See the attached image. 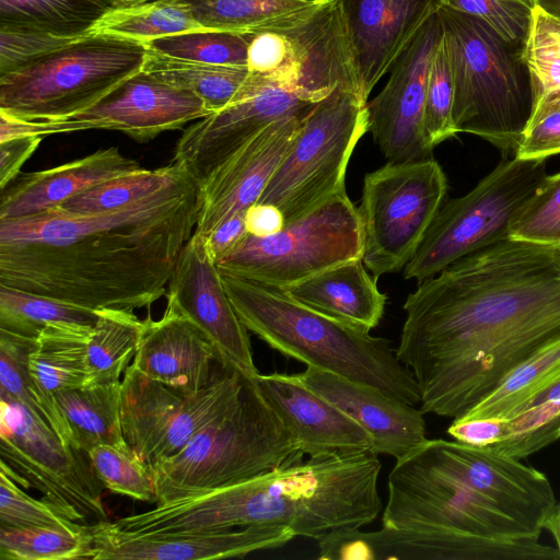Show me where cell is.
I'll use <instances>...</instances> for the list:
<instances>
[{
    "mask_svg": "<svg viewBox=\"0 0 560 560\" xmlns=\"http://www.w3.org/2000/svg\"><path fill=\"white\" fill-rule=\"evenodd\" d=\"M504 420L503 438L486 448L521 460L560 439V399L532 406Z\"/></svg>",
    "mask_w": 560,
    "mask_h": 560,
    "instance_id": "obj_43",
    "label": "cell"
},
{
    "mask_svg": "<svg viewBox=\"0 0 560 560\" xmlns=\"http://www.w3.org/2000/svg\"><path fill=\"white\" fill-rule=\"evenodd\" d=\"M362 254L359 209L345 189L285 222L277 233H248L217 266L221 273L287 289Z\"/></svg>",
    "mask_w": 560,
    "mask_h": 560,
    "instance_id": "obj_8",
    "label": "cell"
},
{
    "mask_svg": "<svg viewBox=\"0 0 560 560\" xmlns=\"http://www.w3.org/2000/svg\"><path fill=\"white\" fill-rule=\"evenodd\" d=\"M381 468L372 451L310 457L236 485L158 503L113 525L135 535L278 527L294 537L319 539L378 516Z\"/></svg>",
    "mask_w": 560,
    "mask_h": 560,
    "instance_id": "obj_3",
    "label": "cell"
},
{
    "mask_svg": "<svg viewBox=\"0 0 560 560\" xmlns=\"http://www.w3.org/2000/svg\"><path fill=\"white\" fill-rule=\"evenodd\" d=\"M560 154V91L536 98L515 152L520 159H547Z\"/></svg>",
    "mask_w": 560,
    "mask_h": 560,
    "instance_id": "obj_50",
    "label": "cell"
},
{
    "mask_svg": "<svg viewBox=\"0 0 560 560\" xmlns=\"http://www.w3.org/2000/svg\"><path fill=\"white\" fill-rule=\"evenodd\" d=\"M112 9L110 0H0V26L81 37Z\"/></svg>",
    "mask_w": 560,
    "mask_h": 560,
    "instance_id": "obj_35",
    "label": "cell"
},
{
    "mask_svg": "<svg viewBox=\"0 0 560 560\" xmlns=\"http://www.w3.org/2000/svg\"><path fill=\"white\" fill-rule=\"evenodd\" d=\"M91 560H205L240 558L284 546L294 536L278 527H243L219 532L135 535L110 522L91 526Z\"/></svg>",
    "mask_w": 560,
    "mask_h": 560,
    "instance_id": "obj_23",
    "label": "cell"
},
{
    "mask_svg": "<svg viewBox=\"0 0 560 560\" xmlns=\"http://www.w3.org/2000/svg\"><path fill=\"white\" fill-rule=\"evenodd\" d=\"M536 5L560 19V0H534Z\"/></svg>",
    "mask_w": 560,
    "mask_h": 560,
    "instance_id": "obj_58",
    "label": "cell"
},
{
    "mask_svg": "<svg viewBox=\"0 0 560 560\" xmlns=\"http://www.w3.org/2000/svg\"><path fill=\"white\" fill-rule=\"evenodd\" d=\"M505 432L504 419L455 418L447 429L455 441L479 448H486L500 441Z\"/></svg>",
    "mask_w": 560,
    "mask_h": 560,
    "instance_id": "obj_52",
    "label": "cell"
},
{
    "mask_svg": "<svg viewBox=\"0 0 560 560\" xmlns=\"http://www.w3.org/2000/svg\"><path fill=\"white\" fill-rule=\"evenodd\" d=\"M88 454L106 489L138 501L156 503L152 468L130 447L97 445Z\"/></svg>",
    "mask_w": 560,
    "mask_h": 560,
    "instance_id": "obj_44",
    "label": "cell"
},
{
    "mask_svg": "<svg viewBox=\"0 0 560 560\" xmlns=\"http://www.w3.org/2000/svg\"><path fill=\"white\" fill-rule=\"evenodd\" d=\"M97 320L88 342L85 385L119 382L135 358L145 328V320L133 311L97 310Z\"/></svg>",
    "mask_w": 560,
    "mask_h": 560,
    "instance_id": "obj_33",
    "label": "cell"
},
{
    "mask_svg": "<svg viewBox=\"0 0 560 560\" xmlns=\"http://www.w3.org/2000/svg\"><path fill=\"white\" fill-rule=\"evenodd\" d=\"M207 30L256 32L291 16L316 0H179Z\"/></svg>",
    "mask_w": 560,
    "mask_h": 560,
    "instance_id": "obj_40",
    "label": "cell"
},
{
    "mask_svg": "<svg viewBox=\"0 0 560 560\" xmlns=\"http://www.w3.org/2000/svg\"><path fill=\"white\" fill-rule=\"evenodd\" d=\"M453 78L442 36L430 67L424 107V128L433 149L457 135L453 122Z\"/></svg>",
    "mask_w": 560,
    "mask_h": 560,
    "instance_id": "obj_47",
    "label": "cell"
},
{
    "mask_svg": "<svg viewBox=\"0 0 560 560\" xmlns=\"http://www.w3.org/2000/svg\"><path fill=\"white\" fill-rule=\"evenodd\" d=\"M188 168L177 162L113 178L63 202L57 209L72 214L98 213L129 206L179 178Z\"/></svg>",
    "mask_w": 560,
    "mask_h": 560,
    "instance_id": "obj_41",
    "label": "cell"
},
{
    "mask_svg": "<svg viewBox=\"0 0 560 560\" xmlns=\"http://www.w3.org/2000/svg\"><path fill=\"white\" fill-rule=\"evenodd\" d=\"M207 30L194 18L187 4L179 0H150L109 10L91 30L147 43L178 33Z\"/></svg>",
    "mask_w": 560,
    "mask_h": 560,
    "instance_id": "obj_37",
    "label": "cell"
},
{
    "mask_svg": "<svg viewBox=\"0 0 560 560\" xmlns=\"http://www.w3.org/2000/svg\"><path fill=\"white\" fill-rule=\"evenodd\" d=\"M35 343L36 338L0 329V398L24 406L63 443L72 445L69 427L55 397L43 393L31 375L28 358Z\"/></svg>",
    "mask_w": 560,
    "mask_h": 560,
    "instance_id": "obj_32",
    "label": "cell"
},
{
    "mask_svg": "<svg viewBox=\"0 0 560 560\" xmlns=\"http://www.w3.org/2000/svg\"><path fill=\"white\" fill-rule=\"evenodd\" d=\"M318 540L322 560H559L557 547L534 539H497L444 530L383 526L334 529Z\"/></svg>",
    "mask_w": 560,
    "mask_h": 560,
    "instance_id": "obj_17",
    "label": "cell"
},
{
    "mask_svg": "<svg viewBox=\"0 0 560 560\" xmlns=\"http://www.w3.org/2000/svg\"><path fill=\"white\" fill-rule=\"evenodd\" d=\"M383 526L444 530L497 539L538 540L528 527L502 513L453 476L412 451L388 475Z\"/></svg>",
    "mask_w": 560,
    "mask_h": 560,
    "instance_id": "obj_15",
    "label": "cell"
},
{
    "mask_svg": "<svg viewBox=\"0 0 560 560\" xmlns=\"http://www.w3.org/2000/svg\"><path fill=\"white\" fill-rule=\"evenodd\" d=\"M368 132L366 102L339 86L315 104L257 203L291 221L346 189L349 160Z\"/></svg>",
    "mask_w": 560,
    "mask_h": 560,
    "instance_id": "obj_10",
    "label": "cell"
},
{
    "mask_svg": "<svg viewBox=\"0 0 560 560\" xmlns=\"http://www.w3.org/2000/svg\"><path fill=\"white\" fill-rule=\"evenodd\" d=\"M210 114L206 103L194 93L141 69L96 105L62 119L28 121L0 114V141L103 129L145 142Z\"/></svg>",
    "mask_w": 560,
    "mask_h": 560,
    "instance_id": "obj_16",
    "label": "cell"
},
{
    "mask_svg": "<svg viewBox=\"0 0 560 560\" xmlns=\"http://www.w3.org/2000/svg\"><path fill=\"white\" fill-rule=\"evenodd\" d=\"M257 383L304 455L373 452L371 434L295 374L259 373Z\"/></svg>",
    "mask_w": 560,
    "mask_h": 560,
    "instance_id": "obj_25",
    "label": "cell"
},
{
    "mask_svg": "<svg viewBox=\"0 0 560 560\" xmlns=\"http://www.w3.org/2000/svg\"><path fill=\"white\" fill-rule=\"evenodd\" d=\"M439 14L453 78L456 132L475 135L515 155L535 101L523 49L472 15L443 5Z\"/></svg>",
    "mask_w": 560,
    "mask_h": 560,
    "instance_id": "obj_6",
    "label": "cell"
},
{
    "mask_svg": "<svg viewBox=\"0 0 560 560\" xmlns=\"http://www.w3.org/2000/svg\"><path fill=\"white\" fill-rule=\"evenodd\" d=\"M221 278L241 322L272 349L307 368L368 384L412 406L420 404L417 381L388 339L323 314L282 288L225 273Z\"/></svg>",
    "mask_w": 560,
    "mask_h": 560,
    "instance_id": "obj_4",
    "label": "cell"
},
{
    "mask_svg": "<svg viewBox=\"0 0 560 560\" xmlns=\"http://www.w3.org/2000/svg\"><path fill=\"white\" fill-rule=\"evenodd\" d=\"M139 168V163L110 147L56 167L22 174L1 189L0 221L59 207L94 186Z\"/></svg>",
    "mask_w": 560,
    "mask_h": 560,
    "instance_id": "obj_28",
    "label": "cell"
},
{
    "mask_svg": "<svg viewBox=\"0 0 560 560\" xmlns=\"http://www.w3.org/2000/svg\"><path fill=\"white\" fill-rule=\"evenodd\" d=\"M97 311L54 298L0 284V329L37 338L47 328L81 324L94 326Z\"/></svg>",
    "mask_w": 560,
    "mask_h": 560,
    "instance_id": "obj_38",
    "label": "cell"
},
{
    "mask_svg": "<svg viewBox=\"0 0 560 560\" xmlns=\"http://www.w3.org/2000/svg\"><path fill=\"white\" fill-rule=\"evenodd\" d=\"M545 159H505L469 192L443 203L404 268L421 282L451 264L510 237L511 225L547 177Z\"/></svg>",
    "mask_w": 560,
    "mask_h": 560,
    "instance_id": "obj_9",
    "label": "cell"
},
{
    "mask_svg": "<svg viewBox=\"0 0 560 560\" xmlns=\"http://www.w3.org/2000/svg\"><path fill=\"white\" fill-rule=\"evenodd\" d=\"M54 397L67 421L73 446L84 452L97 445L130 447L122 432L121 381L62 389Z\"/></svg>",
    "mask_w": 560,
    "mask_h": 560,
    "instance_id": "obj_30",
    "label": "cell"
},
{
    "mask_svg": "<svg viewBox=\"0 0 560 560\" xmlns=\"http://www.w3.org/2000/svg\"><path fill=\"white\" fill-rule=\"evenodd\" d=\"M307 114L272 122L198 182L195 233L207 238L222 222L259 201Z\"/></svg>",
    "mask_w": 560,
    "mask_h": 560,
    "instance_id": "obj_22",
    "label": "cell"
},
{
    "mask_svg": "<svg viewBox=\"0 0 560 560\" xmlns=\"http://www.w3.org/2000/svg\"><path fill=\"white\" fill-rule=\"evenodd\" d=\"M142 70L194 93L206 103L211 114L228 106L249 75L247 66L196 62L149 49Z\"/></svg>",
    "mask_w": 560,
    "mask_h": 560,
    "instance_id": "obj_34",
    "label": "cell"
},
{
    "mask_svg": "<svg viewBox=\"0 0 560 560\" xmlns=\"http://www.w3.org/2000/svg\"><path fill=\"white\" fill-rule=\"evenodd\" d=\"M94 326L69 324L47 328L36 338L28 368L39 389L48 396L84 386L88 342Z\"/></svg>",
    "mask_w": 560,
    "mask_h": 560,
    "instance_id": "obj_31",
    "label": "cell"
},
{
    "mask_svg": "<svg viewBox=\"0 0 560 560\" xmlns=\"http://www.w3.org/2000/svg\"><path fill=\"white\" fill-rule=\"evenodd\" d=\"M447 179L429 158L387 162L365 174L359 209L362 260L374 278L405 268L444 203Z\"/></svg>",
    "mask_w": 560,
    "mask_h": 560,
    "instance_id": "obj_12",
    "label": "cell"
},
{
    "mask_svg": "<svg viewBox=\"0 0 560 560\" xmlns=\"http://www.w3.org/2000/svg\"><path fill=\"white\" fill-rule=\"evenodd\" d=\"M523 58L535 101L546 93L560 91V19L537 5L523 47Z\"/></svg>",
    "mask_w": 560,
    "mask_h": 560,
    "instance_id": "obj_45",
    "label": "cell"
},
{
    "mask_svg": "<svg viewBox=\"0 0 560 560\" xmlns=\"http://www.w3.org/2000/svg\"><path fill=\"white\" fill-rule=\"evenodd\" d=\"M245 214L246 211L232 215L206 238L208 252L215 264L232 252L248 234Z\"/></svg>",
    "mask_w": 560,
    "mask_h": 560,
    "instance_id": "obj_54",
    "label": "cell"
},
{
    "mask_svg": "<svg viewBox=\"0 0 560 560\" xmlns=\"http://www.w3.org/2000/svg\"><path fill=\"white\" fill-rule=\"evenodd\" d=\"M304 454L247 378L238 399L176 455L152 466L156 504L203 494L303 460Z\"/></svg>",
    "mask_w": 560,
    "mask_h": 560,
    "instance_id": "obj_5",
    "label": "cell"
},
{
    "mask_svg": "<svg viewBox=\"0 0 560 560\" xmlns=\"http://www.w3.org/2000/svg\"><path fill=\"white\" fill-rule=\"evenodd\" d=\"M245 219L248 233L256 236L277 233L285 223L282 212L268 203H255L246 210Z\"/></svg>",
    "mask_w": 560,
    "mask_h": 560,
    "instance_id": "obj_55",
    "label": "cell"
},
{
    "mask_svg": "<svg viewBox=\"0 0 560 560\" xmlns=\"http://www.w3.org/2000/svg\"><path fill=\"white\" fill-rule=\"evenodd\" d=\"M366 269L362 258L352 259L284 290L323 314L371 330L384 315L387 296Z\"/></svg>",
    "mask_w": 560,
    "mask_h": 560,
    "instance_id": "obj_29",
    "label": "cell"
},
{
    "mask_svg": "<svg viewBox=\"0 0 560 560\" xmlns=\"http://www.w3.org/2000/svg\"><path fill=\"white\" fill-rule=\"evenodd\" d=\"M412 452L540 537L557 500L547 476L520 459L457 441L427 440Z\"/></svg>",
    "mask_w": 560,
    "mask_h": 560,
    "instance_id": "obj_19",
    "label": "cell"
},
{
    "mask_svg": "<svg viewBox=\"0 0 560 560\" xmlns=\"http://www.w3.org/2000/svg\"><path fill=\"white\" fill-rule=\"evenodd\" d=\"M20 487L0 470V526H43L71 530L85 526L63 515L47 500L34 499Z\"/></svg>",
    "mask_w": 560,
    "mask_h": 560,
    "instance_id": "obj_49",
    "label": "cell"
},
{
    "mask_svg": "<svg viewBox=\"0 0 560 560\" xmlns=\"http://www.w3.org/2000/svg\"><path fill=\"white\" fill-rule=\"evenodd\" d=\"M510 238L560 246V173L547 175L510 229Z\"/></svg>",
    "mask_w": 560,
    "mask_h": 560,
    "instance_id": "obj_46",
    "label": "cell"
},
{
    "mask_svg": "<svg viewBox=\"0 0 560 560\" xmlns=\"http://www.w3.org/2000/svg\"><path fill=\"white\" fill-rule=\"evenodd\" d=\"M396 354L421 410L457 418L560 338V246L506 238L418 283Z\"/></svg>",
    "mask_w": 560,
    "mask_h": 560,
    "instance_id": "obj_1",
    "label": "cell"
},
{
    "mask_svg": "<svg viewBox=\"0 0 560 560\" xmlns=\"http://www.w3.org/2000/svg\"><path fill=\"white\" fill-rule=\"evenodd\" d=\"M545 529L551 533L560 553V502L557 503L552 515L546 522Z\"/></svg>",
    "mask_w": 560,
    "mask_h": 560,
    "instance_id": "obj_57",
    "label": "cell"
},
{
    "mask_svg": "<svg viewBox=\"0 0 560 560\" xmlns=\"http://www.w3.org/2000/svg\"><path fill=\"white\" fill-rule=\"evenodd\" d=\"M345 23L361 97H368L442 0H336Z\"/></svg>",
    "mask_w": 560,
    "mask_h": 560,
    "instance_id": "obj_24",
    "label": "cell"
},
{
    "mask_svg": "<svg viewBox=\"0 0 560 560\" xmlns=\"http://www.w3.org/2000/svg\"><path fill=\"white\" fill-rule=\"evenodd\" d=\"M316 103L249 73L228 106L183 131L173 161L185 165L199 182L266 127L288 116L305 115Z\"/></svg>",
    "mask_w": 560,
    "mask_h": 560,
    "instance_id": "obj_20",
    "label": "cell"
},
{
    "mask_svg": "<svg viewBox=\"0 0 560 560\" xmlns=\"http://www.w3.org/2000/svg\"><path fill=\"white\" fill-rule=\"evenodd\" d=\"M443 30L439 11L427 20L389 69L383 90L366 102L368 132L387 162L432 158L424 128L428 78Z\"/></svg>",
    "mask_w": 560,
    "mask_h": 560,
    "instance_id": "obj_18",
    "label": "cell"
},
{
    "mask_svg": "<svg viewBox=\"0 0 560 560\" xmlns=\"http://www.w3.org/2000/svg\"><path fill=\"white\" fill-rule=\"evenodd\" d=\"M559 378L560 338L521 364L494 390L459 417L510 419L522 412L536 394Z\"/></svg>",
    "mask_w": 560,
    "mask_h": 560,
    "instance_id": "obj_36",
    "label": "cell"
},
{
    "mask_svg": "<svg viewBox=\"0 0 560 560\" xmlns=\"http://www.w3.org/2000/svg\"><path fill=\"white\" fill-rule=\"evenodd\" d=\"M78 38L80 37L58 36L31 27L0 26V74L36 60Z\"/></svg>",
    "mask_w": 560,
    "mask_h": 560,
    "instance_id": "obj_51",
    "label": "cell"
},
{
    "mask_svg": "<svg viewBox=\"0 0 560 560\" xmlns=\"http://www.w3.org/2000/svg\"><path fill=\"white\" fill-rule=\"evenodd\" d=\"M0 470L23 488H34L70 520L107 522L104 485L88 452L63 443L14 400L0 398Z\"/></svg>",
    "mask_w": 560,
    "mask_h": 560,
    "instance_id": "obj_13",
    "label": "cell"
},
{
    "mask_svg": "<svg viewBox=\"0 0 560 560\" xmlns=\"http://www.w3.org/2000/svg\"><path fill=\"white\" fill-rule=\"evenodd\" d=\"M247 378L223 366V373L208 386L185 396L129 365L121 381L126 442L151 467L176 455L238 399Z\"/></svg>",
    "mask_w": 560,
    "mask_h": 560,
    "instance_id": "obj_14",
    "label": "cell"
},
{
    "mask_svg": "<svg viewBox=\"0 0 560 560\" xmlns=\"http://www.w3.org/2000/svg\"><path fill=\"white\" fill-rule=\"evenodd\" d=\"M197 213L198 180L187 170L119 209L0 221V284L94 311L150 306L167 292Z\"/></svg>",
    "mask_w": 560,
    "mask_h": 560,
    "instance_id": "obj_2",
    "label": "cell"
},
{
    "mask_svg": "<svg viewBox=\"0 0 560 560\" xmlns=\"http://www.w3.org/2000/svg\"><path fill=\"white\" fill-rule=\"evenodd\" d=\"M555 399H560V378L552 383L551 385H549L548 387H546L545 389H542L541 392H539L538 394H536L534 398L528 402L525 409Z\"/></svg>",
    "mask_w": 560,
    "mask_h": 560,
    "instance_id": "obj_56",
    "label": "cell"
},
{
    "mask_svg": "<svg viewBox=\"0 0 560 560\" xmlns=\"http://www.w3.org/2000/svg\"><path fill=\"white\" fill-rule=\"evenodd\" d=\"M43 137L24 136L0 141V189L20 173L23 164L38 148Z\"/></svg>",
    "mask_w": 560,
    "mask_h": 560,
    "instance_id": "obj_53",
    "label": "cell"
},
{
    "mask_svg": "<svg viewBox=\"0 0 560 560\" xmlns=\"http://www.w3.org/2000/svg\"><path fill=\"white\" fill-rule=\"evenodd\" d=\"M92 548L90 525L79 530L0 526L1 560H88L91 559Z\"/></svg>",
    "mask_w": 560,
    "mask_h": 560,
    "instance_id": "obj_39",
    "label": "cell"
},
{
    "mask_svg": "<svg viewBox=\"0 0 560 560\" xmlns=\"http://www.w3.org/2000/svg\"><path fill=\"white\" fill-rule=\"evenodd\" d=\"M145 56L143 43L90 33L0 74V113L28 121L75 115L138 73Z\"/></svg>",
    "mask_w": 560,
    "mask_h": 560,
    "instance_id": "obj_7",
    "label": "cell"
},
{
    "mask_svg": "<svg viewBox=\"0 0 560 560\" xmlns=\"http://www.w3.org/2000/svg\"><path fill=\"white\" fill-rule=\"evenodd\" d=\"M132 365L148 377L189 396L213 377L218 354L203 334L173 306L163 316L148 317Z\"/></svg>",
    "mask_w": 560,
    "mask_h": 560,
    "instance_id": "obj_27",
    "label": "cell"
},
{
    "mask_svg": "<svg viewBox=\"0 0 560 560\" xmlns=\"http://www.w3.org/2000/svg\"><path fill=\"white\" fill-rule=\"evenodd\" d=\"M442 5L483 21L506 42L523 49L536 3L534 0H442Z\"/></svg>",
    "mask_w": 560,
    "mask_h": 560,
    "instance_id": "obj_48",
    "label": "cell"
},
{
    "mask_svg": "<svg viewBox=\"0 0 560 560\" xmlns=\"http://www.w3.org/2000/svg\"><path fill=\"white\" fill-rule=\"evenodd\" d=\"M110 1L113 2L115 8H119V7H126V5L141 3V2H145V1H150V0H110Z\"/></svg>",
    "mask_w": 560,
    "mask_h": 560,
    "instance_id": "obj_59",
    "label": "cell"
},
{
    "mask_svg": "<svg viewBox=\"0 0 560 560\" xmlns=\"http://www.w3.org/2000/svg\"><path fill=\"white\" fill-rule=\"evenodd\" d=\"M167 305L187 317L214 348L221 365L243 375H259L248 329L237 316L206 238L191 235L182 249L167 284Z\"/></svg>",
    "mask_w": 560,
    "mask_h": 560,
    "instance_id": "obj_21",
    "label": "cell"
},
{
    "mask_svg": "<svg viewBox=\"0 0 560 560\" xmlns=\"http://www.w3.org/2000/svg\"><path fill=\"white\" fill-rule=\"evenodd\" d=\"M254 32L191 31L143 43L147 49L173 58L220 66H247Z\"/></svg>",
    "mask_w": 560,
    "mask_h": 560,
    "instance_id": "obj_42",
    "label": "cell"
},
{
    "mask_svg": "<svg viewBox=\"0 0 560 560\" xmlns=\"http://www.w3.org/2000/svg\"><path fill=\"white\" fill-rule=\"evenodd\" d=\"M247 68L249 73L284 85L313 102H319L339 86L361 96L336 0H316L308 8L254 32Z\"/></svg>",
    "mask_w": 560,
    "mask_h": 560,
    "instance_id": "obj_11",
    "label": "cell"
},
{
    "mask_svg": "<svg viewBox=\"0 0 560 560\" xmlns=\"http://www.w3.org/2000/svg\"><path fill=\"white\" fill-rule=\"evenodd\" d=\"M295 376L364 428L377 455L397 459L428 440L424 412L376 387L307 366Z\"/></svg>",
    "mask_w": 560,
    "mask_h": 560,
    "instance_id": "obj_26",
    "label": "cell"
}]
</instances>
